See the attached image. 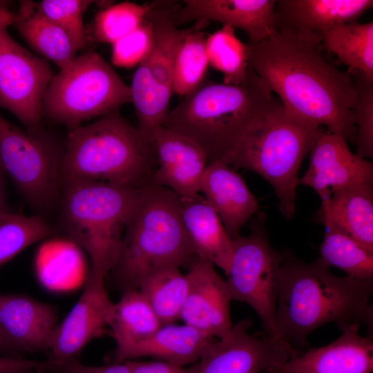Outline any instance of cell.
<instances>
[{"label": "cell", "mask_w": 373, "mask_h": 373, "mask_svg": "<svg viewBox=\"0 0 373 373\" xmlns=\"http://www.w3.org/2000/svg\"><path fill=\"white\" fill-rule=\"evenodd\" d=\"M246 44L249 66L287 111L354 142L356 87L350 74L325 60L321 37L278 24L271 37Z\"/></svg>", "instance_id": "1"}, {"label": "cell", "mask_w": 373, "mask_h": 373, "mask_svg": "<svg viewBox=\"0 0 373 373\" xmlns=\"http://www.w3.org/2000/svg\"><path fill=\"white\" fill-rule=\"evenodd\" d=\"M275 312L274 336L299 352L317 328L334 323L342 331L365 327L372 332L373 279L337 276L317 258L305 262L283 253Z\"/></svg>", "instance_id": "2"}, {"label": "cell", "mask_w": 373, "mask_h": 373, "mask_svg": "<svg viewBox=\"0 0 373 373\" xmlns=\"http://www.w3.org/2000/svg\"><path fill=\"white\" fill-rule=\"evenodd\" d=\"M199 258L183 224L180 197L152 180L138 191L108 276L122 293L138 290L155 272L189 269Z\"/></svg>", "instance_id": "3"}, {"label": "cell", "mask_w": 373, "mask_h": 373, "mask_svg": "<svg viewBox=\"0 0 373 373\" xmlns=\"http://www.w3.org/2000/svg\"><path fill=\"white\" fill-rule=\"evenodd\" d=\"M278 102L249 66L239 84L204 79L169 111L162 126L193 141L209 163L220 160Z\"/></svg>", "instance_id": "4"}, {"label": "cell", "mask_w": 373, "mask_h": 373, "mask_svg": "<svg viewBox=\"0 0 373 373\" xmlns=\"http://www.w3.org/2000/svg\"><path fill=\"white\" fill-rule=\"evenodd\" d=\"M155 164L153 138L115 111L70 130L62 177L140 189L152 181Z\"/></svg>", "instance_id": "5"}, {"label": "cell", "mask_w": 373, "mask_h": 373, "mask_svg": "<svg viewBox=\"0 0 373 373\" xmlns=\"http://www.w3.org/2000/svg\"><path fill=\"white\" fill-rule=\"evenodd\" d=\"M323 131L287 111L280 101L220 161L253 171L274 188L281 214L296 209L300 166Z\"/></svg>", "instance_id": "6"}, {"label": "cell", "mask_w": 373, "mask_h": 373, "mask_svg": "<svg viewBox=\"0 0 373 373\" xmlns=\"http://www.w3.org/2000/svg\"><path fill=\"white\" fill-rule=\"evenodd\" d=\"M140 189L93 180H63L59 228L88 254V274L106 279L115 265Z\"/></svg>", "instance_id": "7"}, {"label": "cell", "mask_w": 373, "mask_h": 373, "mask_svg": "<svg viewBox=\"0 0 373 373\" xmlns=\"http://www.w3.org/2000/svg\"><path fill=\"white\" fill-rule=\"evenodd\" d=\"M128 102L129 86L98 53L89 50L55 75L44 96L42 116L71 130L90 118L119 111Z\"/></svg>", "instance_id": "8"}, {"label": "cell", "mask_w": 373, "mask_h": 373, "mask_svg": "<svg viewBox=\"0 0 373 373\" xmlns=\"http://www.w3.org/2000/svg\"><path fill=\"white\" fill-rule=\"evenodd\" d=\"M63 152L46 130L28 131L0 115V164L26 202L44 218L58 208Z\"/></svg>", "instance_id": "9"}, {"label": "cell", "mask_w": 373, "mask_h": 373, "mask_svg": "<svg viewBox=\"0 0 373 373\" xmlns=\"http://www.w3.org/2000/svg\"><path fill=\"white\" fill-rule=\"evenodd\" d=\"M178 10L172 1L152 3L147 17L153 30V46L137 66L129 86L137 126L151 137L162 126L173 93V61L182 32L175 21Z\"/></svg>", "instance_id": "10"}, {"label": "cell", "mask_w": 373, "mask_h": 373, "mask_svg": "<svg viewBox=\"0 0 373 373\" xmlns=\"http://www.w3.org/2000/svg\"><path fill=\"white\" fill-rule=\"evenodd\" d=\"M251 233L233 240V256L225 280L231 300L247 303L256 312L263 333L274 336L278 276L284 254L271 245L265 214L253 218Z\"/></svg>", "instance_id": "11"}, {"label": "cell", "mask_w": 373, "mask_h": 373, "mask_svg": "<svg viewBox=\"0 0 373 373\" xmlns=\"http://www.w3.org/2000/svg\"><path fill=\"white\" fill-rule=\"evenodd\" d=\"M8 27H0V107L28 131L41 132L43 102L55 75L46 59L14 40Z\"/></svg>", "instance_id": "12"}, {"label": "cell", "mask_w": 373, "mask_h": 373, "mask_svg": "<svg viewBox=\"0 0 373 373\" xmlns=\"http://www.w3.org/2000/svg\"><path fill=\"white\" fill-rule=\"evenodd\" d=\"M247 318L216 338L194 364L195 373H263L300 353L285 341L264 333H250Z\"/></svg>", "instance_id": "13"}, {"label": "cell", "mask_w": 373, "mask_h": 373, "mask_svg": "<svg viewBox=\"0 0 373 373\" xmlns=\"http://www.w3.org/2000/svg\"><path fill=\"white\" fill-rule=\"evenodd\" d=\"M114 313L105 279L88 274L84 289L66 318L52 334L49 359L77 358L93 339L107 333Z\"/></svg>", "instance_id": "14"}, {"label": "cell", "mask_w": 373, "mask_h": 373, "mask_svg": "<svg viewBox=\"0 0 373 373\" xmlns=\"http://www.w3.org/2000/svg\"><path fill=\"white\" fill-rule=\"evenodd\" d=\"M373 183V164L351 151L347 141L338 134L323 132L310 151L309 164L298 185L313 189L321 202L347 186Z\"/></svg>", "instance_id": "15"}, {"label": "cell", "mask_w": 373, "mask_h": 373, "mask_svg": "<svg viewBox=\"0 0 373 373\" xmlns=\"http://www.w3.org/2000/svg\"><path fill=\"white\" fill-rule=\"evenodd\" d=\"M189 290L180 318L200 332L220 339L231 329L229 306L232 300L226 280L214 265L199 258L186 274Z\"/></svg>", "instance_id": "16"}, {"label": "cell", "mask_w": 373, "mask_h": 373, "mask_svg": "<svg viewBox=\"0 0 373 373\" xmlns=\"http://www.w3.org/2000/svg\"><path fill=\"white\" fill-rule=\"evenodd\" d=\"M152 138L158 164L153 182L180 198L199 194L208 164L202 149L189 138L163 126L155 130Z\"/></svg>", "instance_id": "17"}, {"label": "cell", "mask_w": 373, "mask_h": 373, "mask_svg": "<svg viewBox=\"0 0 373 373\" xmlns=\"http://www.w3.org/2000/svg\"><path fill=\"white\" fill-rule=\"evenodd\" d=\"M348 327L329 344L308 348L263 373H371L373 341Z\"/></svg>", "instance_id": "18"}, {"label": "cell", "mask_w": 373, "mask_h": 373, "mask_svg": "<svg viewBox=\"0 0 373 373\" xmlns=\"http://www.w3.org/2000/svg\"><path fill=\"white\" fill-rule=\"evenodd\" d=\"M175 15L176 24L213 21L244 30L249 42H260L277 30L275 0H186Z\"/></svg>", "instance_id": "19"}, {"label": "cell", "mask_w": 373, "mask_h": 373, "mask_svg": "<svg viewBox=\"0 0 373 373\" xmlns=\"http://www.w3.org/2000/svg\"><path fill=\"white\" fill-rule=\"evenodd\" d=\"M200 191L233 240L240 236L241 229L259 212L258 202L242 178L220 160L207 164Z\"/></svg>", "instance_id": "20"}, {"label": "cell", "mask_w": 373, "mask_h": 373, "mask_svg": "<svg viewBox=\"0 0 373 373\" xmlns=\"http://www.w3.org/2000/svg\"><path fill=\"white\" fill-rule=\"evenodd\" d=\"M57 312L22 294H0V328L16 352H48Z\"/></svg>", "instance_id": "21"}, {"label": "cell", "mask_w": 373, "mask_h": 373, "mask_svg": "<svg viewBox=\"0 0 373 373\" xmlns=\"http://www.w3.org/2000/svg\"><path fill=\"white\" fill-rule=\"evenodd\" d=\"M318 219L373 252V183L361 182L334 191L321 202Z\"/></svg>", "instance_id": "22"}, {"label": "cell", "mask_w": 373, "mask_h": 373, "mask_svg": "<svg viewBox=\"0 0 373 373\" xmlns=\"http://www.w3.org/2000/svg\"><path fill=\"white\" fill-rule=\"evenodd\" d=\"M373 6L372 0H279L278 24L321 37L329 29L356 21Z\"/></svg>", "instance_id": "23"}, {"label": "cell", "mask_w": 373, "mask_h": 373, "mask_svg": "<svg viewBox=\"0 0 373 373\" xmlns=\"http://www.w3.org/2000/svg\"><path fill=\"white\" fill-rule=\"evenodd\" d=\"M180 203L185 230L199 257L218 267L227 275L233 256V240L219 216L199 194L180 198Z\"/></svg>", "instance_id": "24"}, {"label": "cell", "mask_w": 373, "mask_h": 373, "mask_svg": "<svg viewBox=\"0 0 373 373\" xmlns=\"http://www.w3.org/2000/svg\"><path fill=\"white\" fill-rule=\"evenodd\" d=\"M216 339L184 323L165 324L126 352L119 362L151 356L184 366L197 363Z\"/></svg>", "instance_id": "25"}, {"label": "cell", "mask_w": 373, "mask_h": 373, "mask_svg": "<svg viewBox=\"0 0 373 373\" xmlns=\"http://www.w3.org/2000/svg\"><path fill=\"white\" fill-rule=\"evenodd\" d=\"M12 25L35 52L60 69L75 58L77 51L68 35L43 15L37 2L21 1Z\"/></svg>", "instance_id": "26"}, {"label": "cell", "mask_w": 373, "mask_h": 373, "mask_svg": "<svg viewBox=\"0 0 373 373\" xmlns=\"http://www.w3.org/2000/svg\"><path fill=\"white\" fill-rule=\"evenodd\" d=\"M162 325L151 306L140 290L122 293L114 303L109 332L116 347L113 362H119L123 354L151 336Z\"/></svg>", "instance_id": "27"}, {"label": "cell", "mask_w": 373, "mask_h": 373, "mask_svg": "<svg viewBox=\"0 0 373 373\" xmlns=\"http://www.w3.org/2000/svg\"><path fill=\"white\" fill-rule=\"evenodd\" d=\"M321 44L348 67L373 79V22L356 21L335 26L321 36Z\"/></svg>", "instance_id": "28"}, {"label": "cell", "mask_w": 373, "mask_h": 373, "mask_svg": "<svg viewBox=\"0 0 373 373\" xmlns=\"http://www.w3.org/2000/svg\"><path fill=\"white\" fill-rule=\"evenodd\" d=\"M144 296L162 325L180 318L188 290L186 274L180 268L167 267L149 276L138 289Z\"/></svg>", "instance_id": "29"}, {"label": "cell", "mask_w": 373, "mask_h": 373, "mask_svg": "<svg viewBox=\"0 0 373 373\" xmlns=\"http://www.w3.org/2000/svg\"><path fill=\"white\" fill-rule=\"evenodd\" d=\"M207 37L198 28L182 30L173 69V93L184 96L203 81L209 65Z\"/></svg>", "instance_id": "30"}, {"label": "cell", "mask_w": 373, "mask_h": 373, "mask_svg": "<svg viewBox=\"0 0 373 373\" xmlns=\"http://www.w3.org/2000/svg\"><path fill=\"white\" fill-rule=\"evenodd\" d=\"M319 252L318 258L329 268L337 267L356 279H373V252L345 234L325 228Z\"/></svg>", "instance_id": "31"}, {"label": "cell", "mask_w": 373, "mask_h": 373, "mask_svg": "<svg viewBox=\"0 0 373 373\" xmlns=\"http://www.w3.org/2000/svg\"><path fill=\"white\" fill-rule=\"evenodd\" d=\"M206 48L209 65L223 75V83L239 84L245 80L249 67L248 49L233 28L222 26L209 35Z\"/></svg>", "instance_id": "32"}, {"label": "cell", "mask_w": 373, "mask_h": 373, "mask_svg": "<svg viewBox=\"0 0 373 373\" xmlns=\"http://www.w3.org/2000/svg\"><path fill=\"white\" fill-rule=\"evenodd\" d=\"M52 228L39 215L6 211L0 215V267L32 244L48 237Z\"/></svg>", "instance_id": "33"}, {"label": "cell", "mask_w": 373, "mask_h": 373, "mask_svg": "<svg viewBox=\"0 0 373 373\" xmlns=\"http://www.w3.org/2000/svg\"><path fill=\"white\" fill-rule=\"evenodd\" d=\"M151 6L152 3L140 5L124 1L101 10L91 25L92 37L101 43H115L142 23Z\"/></svg>", "instance_id": "34"}, {"label": "cell", "mask_w": 373, "mask_h": 373, "mask_svg": "<svg viewBox=\"0 0 373 373\" xmlns=\"http://www.w3.org/2000/svg\"><path fill=\"white\" fill-rule=\"evenodd\" d=\"M93 1L43 0L37 2L39 10L48 19L62 29L78 51L87 43L83 13Z\"/></svg>", "instance_id": "35"}, {"label": "cell", "mask_w": 373, "mask_h": 373, "mask_svg": "<svg viewBox=\"0 0 373 373\" xmlns=\"http://www.w3.org/2000/svg\"><path fill=\"white\" fill-rule=\"evenodd\" d=\"M356 87V99L353 108L356 133L354 143L356 154L373 157V79L356 71L348 73Z\"/></svg>", "instance_id": "36"}, {"label": "cell", "mask_w": 373, "mask_h": 373, "mask_svg": "<svg viewBox=\"0 0 373 373\" xmlns=\"http://www.w3.org/2000/svg\"><path fill=\"white\" fill-rule=\"evenodd\" d=\"M153 43V30L146 15L134 30L111 44V61L126 68L137 66L148 55Z\"/></svg>", "instance_id": "37"}, {"label": "cell", "mask_w": 373, "mask_h": 373, "mask_svg": "<svg viewBox=\"0 0 373 373\" xmlns=\"http://www.w3.org/2000/svg\"><path fill=\"white\" fill-rule=\"evenodd\" d=\"M41 373H131L127 363L112 362L104 365L90 366L82 363L77 358L47 359Z\"/></svg>", "instance_id": "38"}, {"label": "cell", "mask_w": 373, "mask_h": 373, "mask_svg": "<svg viewBox=\"0 0 373 373\" xmlns=\"http://www.w3.org/2000/svg\"><path fill=\"white\" fill-rule=\"evenodd\" d=\"M129 367L131 373H195V365L188 368L170 363L157 361H125Z\"/></svg>", "instance_id": "39"}, {"label": "cell", "mask_w": 373, "mask_h": 373, "mask_svg": "<svg viewBox=\"0 0 373 373\" xmlns=\"http://www.w3.org/2000/svg\"><path fill=\"white\" fill-rule=\"evenodd\" d=\"M46 361L25 359L19 356H0V373H31L40 372Z\"/></svg>", "instance_id": "40"}, {"label": "cell", "mask_w": 373, "mask_h": 373, "mask_svg": "<svg viewBox=\"0 0 373 373\" xmlns=\"http://www.w3.org/2000/svg\"><path fill=\"white\" fill-rule=\"evenodd\" d=\"M14 17L8 1H0V27L12 25Z\"/></svg>", "instance_id": "41"}, {"label": "cell", "mask_w": 373, "mask_h": 373, "mask_svg": "<svg viewBox=\"0 0 373 373\" xmlns=\"http://www.w3.org/2000/svg\"><path fill=\"white\" fill-rule=\"evenodd\" d=\"M5 172L0 164V215L7 211L6 209V182Z\"/></svg>", "instance_id": "42"}, {"label": "cell", "mask_w": 373, "mask_h": 373, "mask_svg": "<svg viewBox=\"0 0 373 373\" xmlns=\"http://www.w3.org/2000/svg\"><path fill=\"white\" fill-rule=\"evenodd\" d=\"M0 352L14 353L16 350L0 328Z\"/></svg>", "instance_id": "43"}]
</instances>
